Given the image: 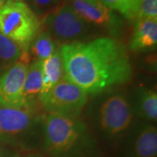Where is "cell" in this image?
<instances>
[{"mask_svg":"<svg viewBox=\"0 0 157 157\" xmlns=\"http://www.w3.org/2000/svg\"><path fill=\"white\" fill-rule=\"evenodd\" d=\"M65 74L89 95L128 83L133 67L125 45L110 37L60 45Z\"/></svg>","mask_w":157,"mask_h":157,"instance_id":"cell-1","label":"cell"},{"mask_svg":"<svg viewBox=\"0 0 157 157\" xmlns=\"http://www.w3.org/2000/svg\"><path fill=\"white\" fill-rule=\"evenodd\" d=\"M41 151L47 157H102L98 137L81 118L46 113Z\"/></svg>","mask_w":157,"mask_h":157,"instance_id":"cell-2","label":"cell"},{"mask_svg":"<svg viewBox=\"0 0 157 157\" xmlns=\"http://www.w3.org/2000/svg\"><path fill=\"white\" fill-rule=\"evenodd\" d=\"M94 100L87 109L90 124L97 137L116 147L133 128L136 116L131 102L123 94L109 92Z\"/></svg>","mask_w":157,"mask_h":157,"instance_id":"cell-3","label":"cell"},{"mask_svg":"<svg viewBox=\"0 0 157 157\" xmlns=\"http://www.w3.org/2000/svg\"><path fill=\"white\" fill-rule=\"evenodd\" d=\"M44 124L42 109L0 107V142L19 152L41 151Z\"/></svg>","mask_w":157,"mask_h":157,"instance_id":"cell-4","label":"cell"},{"mask_svg":"<svg viewBox=\"0 0 157 157\" xmlns=\"http://www.w3.org/2000/svg\"><path fill=\"white\" fill-rule=\"evenodd\" d=\"M42 28V19L26 3L8 0L0 8V33L17 44L24 52H29Z\"/></svg>","mask_w":157,"mask_h":157,"instance_id":"cell-5","label":"cell"},{"mask_svg":"<svg viewBox=\"0 0 157 157\" xmlns=\"http://www.w3.org/2000/svg\"><path fill=\"white\" fill-rule=\"evenodd\" d=\"M42 24L45 32L60 45L86 42L95 34V28L79 17L66 0L56 10L46 15Z\"/></svg>","mask_w":157,"mask_h":157,"instance_id":"cell-6","label":"cell"},{"mask_svg":"<svg viewBox=\"0 0 157 157\" xmlns=\"http://www.w3.org/2000/svg\"><path fill=\"white\" fill-rule=\"evenodd\" d=\"M88 102V94L66 76L51 90L41 108L46 113L67 118L80 117Z\"/></svg>","mask_w":157,"mask_h":157,"instance_id":"cell-7","label":"cell"},{"mask_svg":"<svg viewBox=\"0 0 157 157\" xmlns=\"http://www.w3.org/2000/svg\"><path fill=\"white\" fill-rule=\"evenodd\" d=\"M82 19L95 29H101L118 39L124 30V20L115 11L107 8L101 2H86L82 0H66Z\"/></svg>","mask_w":157,"mask_h":157,"instance_id":"cell-8","label":"cell"},{"mask_svg":"<svg viewBox=\"0 0 157 157\" xmlns=\"http://www.w3.org/2000/svg\"><path fill=\"white\" fill-rule=\"evenodd\" d=\"M116 157H157V128L152 123L136 122L116 147Z\"/></svg>","mask_w":157,"mask_h":157,"instance_id":"cell-9","label":"cell"},{"mask_svg":"<svg viewBox=\"0 0 157 157\" xmlns=\"http://www.w3.org/2000/svg\"><path fill=\"white\" fill-rule=\"evenodd\" d=\"M28 66L19 60L0 76V107H23V86Z\"/></svg>","mask_w":157,"mask_h":157,"instance_id":"cell-10","label":"cell"},{"mask_svg":"<svg viewBox=\"0 0 157 157\" xmlns=\"http://www.w3.org/2000/svg\"><path fill=\"white\" fill-rule=\"evenodd\" d=\"M157 45V18L137 19L129 41V50L142 52L155 50Z\"/></svg>","mask_w":157,"mask_h":157,"instance_id":"cell-11","label":"cell"},{"mask_svg":"<svg viewBox=\"0 0 157 157\" xmlns=\"http://www.w3.org/2000/svg\"><path fill=\"white\" fill-rule=\"evenodd\" d=\"M42 88L41 61L33 60L29 63L22 91V106L25 108L42 109L39 95Z\"/></svg>","mask_w":157,"mask_h":157,"instance_id":"cell-12","label":"cell"},{"mask_svg":"<svg viewBox=\"0 0 157 157\" xmlns=\"http://www.w3.org/2000/svg\"><path fill=\"white\" fill-rule=\"evenodd\" d=\"M137 120L154 124L157 119V94L155 90L139 87L129 99Z\"/></svg>","mask_w":157,"mask_h":157,"instance_id":"cell-13","label":"cell"},{"mask_svg":"<svg viewBox=\"0 0 157 157\" xmlns=\"http://www.w3.org/2000/svg\"><path fill=\"white\" fill-rule=\"evenodd\" d=\"M42 66V88L39 95L40 106L50 91L65 75L64 62L60 49L48 59L41 61Z\"/></svg>","mask_w":157,"mask_h":157,"instance_id":"cell-14","label":"cell"},{"mask_svg":"<svg viewBox=\"0 0 157 157\" xmlns=\"http://www.w3.org/2000/svg\"><path fill=\"white\" fill-rule=\"evenodd\" d=\"M27 59H30L29 52H24L17 44L0 33V76L15 63Z\"/></svg>","mask_w":157,"mask_h":157,"instance_id":"cell-15","label":"cell"},{"mask_svg":"<svg viewBox=\"0 0 157 157\" xmlns=\"http://www.w3.org/2000/svg\"><path fill=\"white\" fill-rule=\"evenodd\" d=\"M59 49L60 45L44 30L39 33L32 43L29 49V55L30 58H33V60L43 61Z\"/></svg>","mask_w":157,"mask_h":157,"instance_id":"cell-16","label":"cell"},{"mask_svg":"<svg viewBox=\"0 0 157 157\" xmlns=\"http://www.w3.org/2000/svg\"><path fill=\"white\" fill-rule=\"evenodd\" d=\"M140 1L141 0H101V3L107 8L128 20H136Z\"/></svg>","mask_w":157,"mask_h":157,"instance_id":"cell-17","label":"cell"},{"mask_svg":"<svg viewBox=\"0 0 157 157\" xmlns=\"http://www.w3.org/2000/svg\"><path fill=\"white\" fill-rule=\"evenodd\" d=\"M29 6L41 19L56 10L65 0H29Z\"/></svg>","mask_w":157,"mask_h":157,"instance_id":"cell-18","label":"cell"},{"mask_svg":"<svg viewBox=\"0 0 157 157\" xmlns=\"http://www.w3.org/2000/svg\"><path fill=\"white\" fill-rule=\"evenodd\" d=\"M140 18H157V0H141L136 20Z\"/></svg>","mask_w":157,"mask_h":157,"instance_id":"cell-19","label":"cell"},{"mask_svg":"<svg viewBox=\"0 0 157 157\" xmlns=\"http://www.w3.org/2000/svg\"><path fill=\"white\" fill-rule=\"evenodd\" d=\"M17 152V150H14L10 147L0 142V157H14Z\"/></svg>","mask_w":157,"mask_h":157,"instance_id":"cell-20","label":"cell"},{"mask_svg":"<svg viewBox=\"0 0 157 157\" xmlns=\"http://www.w3.org/2000/svg\"><path fill=\"white\" fill-rule=\"evenodd\" d=\"M14 157H47L42 151L19 152L17 151Z\"/></svg>","mask_w":157,"mask_h":157,"instance_id":"cell-21","label":"cell"},{"mask_svg":"<svg viewBox=\"0 0 157 157\" xmlns=\"http://www.w3.org/2000/svg\"><path fill=\"white\" fill-rule=\"evenodd\" d=\"M7 1H8V0H0V8H1L2 6H5Z\"/></svg>","mask_w":157,"mask_h":157,"instance_id":"cell-22","label":"cell"},{"mask_svg":"<svg viewBox=\"0 0 157 157\" xmlns=\"http://www.w3.org/2000/svg\"><path fill=\"white\" fill-rule=\"evenodd\" d=\"M12 2H19V3H25V2H28L29 0H11Z\"/></svg>","mask_w":157,"mask_h":157,"instance_id":"cell-23","label":"cell"},{"mask_svg":"<svg viewBox=\"0 0 157 157\" xmlns=\"http://www.w3.org/2000/svg\"><path fill=\"white\" fill-rule=\"evenodd\" d=\"M82 1H86V2H101V0H82Z\"/></svg>","mask_w":157,"mask_h":157,"instance_id":"cell-24","label":"cell"}]
</instances>
